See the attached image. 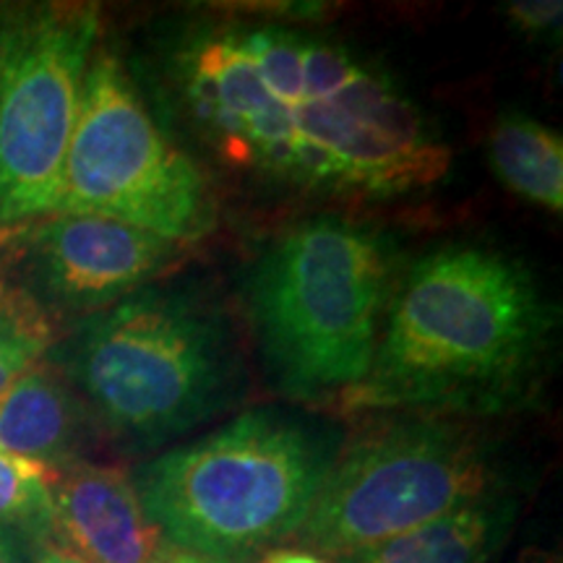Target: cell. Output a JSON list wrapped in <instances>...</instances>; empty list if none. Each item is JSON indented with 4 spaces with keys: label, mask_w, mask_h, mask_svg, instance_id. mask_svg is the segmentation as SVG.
Listing matches in <instances>:
<instances>
[{
    "label": "cell",
    "mask_w": 563,
    "mask_h": 563,
    "mask_svg": "<svg viewBox=\"0 0 563 563\" xmlns=\"http://www.w3.org/2000/svg\"><path fill=\"white\" fill-rule=\"evenodd\" d=\"M559 308L530 266L488 243H446L394 287L368 376L347 410L485 418L530 405L553 368Z\"/></svg>",
    "instance_id": "7a4b0ae2"
},
{
    "label": "cell",
    "mask_w": 563,
    "mask_h": 563,
    "mask_svg": "<svg viewBox=\"0 0 563 563\" xmlns=\"http://www.w3.org/2000/svg\"><path fill=\"white\" fill-rule=\"evenodd\" d=\"M264 563H327L321 559H316L311 553H300V551H272L266 555Z\"/></svg>",
    "instance_id": "d6986e66"
},
{
    "label": "cell",
    "mask_w": 563,
    "mask_h": 563,
    "mask_svg": "<svg viewBox=\"0 0 563 563\" xmlns=\"http://www.w3.org/2000/svg\"><path fill=\"white\" fill-rule=\"evenodd\" d=\"M87 422V407L47 361L0 394V449L47 470L76 462Z\"/></svg>",
    "instance_id": "8fae6325"
},
{
    "label": "cell",
    "mask_w": 563,
    "mask_h": 563,
    "mask_svg": "<svg viewBox=\"0 0 563 563\" xmlns=\"http://www.w3.org/2000/svg\"><path fill=\"white\" fill-rule=\"evenodd\" d=\"M97 40L95 5L0 11V228L53 211Z\"/></svg>",
    "instance_id": "ba28073f"
},
{
    "label": "cell",
    "mask_w": 563,
    "mask_h": 563,
    "mask_svg": "<svg viewBox=\"0 0 563 563\" xmlns=\"http://www.w3.org/2000/svg\"><path fill=\"white\" fill-rule=\"evenodd\" d=\"M26 559L30 563H81L76 555L63 551L58 543H53L51 538H34L26 548Z\"/></svg>",
    "instance_id": "e0dca14e"
},
{
    "label": "cell",
    "mask_w": 563,
    "mask_h": 563,
    "mask_svg": "<svg viewBox=\"0 0 563 563\" xmlns=\"http://www.w3.org/2000/svg\"><path fill=\"white\" fill-rule=\"evenodd\" d=\"M488 159L496 178L519 199L561 214L563 139L522 110H506L493 123Z\"/></svg>",
    "instance_id": "4fadbf2b"
},
{
    "label": "cell",
    "mask_w": 563,
    "mask_h": 563,
    "mask_svg": "<svg viewBox=\"0 0 563 563\" xmlns=\"http://www.w3.org/2000/svg\"><path fill=\"white\" fill-rule=\"evenodd\" d=\"M53 211L97 214L178 245L217 224L207 175L167 136L123 60L95 51Z\"/></svg>",
    "instance_id": "52a82bcc"
},
{
    "label": "cell",
    "mask_w": 563,
    "mask_h": 563,
    "mask_svg": "<svg viewBox=\"0 0 563 563\" xmlns=\"http://www.w3.org/2000/svg\"><path fill=\"white\" fill-rule=\"evenodd\" d=\"M183 123L232 173L302 196L431 191L452 150L389 70L285 24L201 21L162 47Z\"/></svg>",
    "instance_id": "6da1fadb"
},
{
    "label": "cell",
    "mask_w": 563,
    "mask_h": 563,
    "mask_svg": "<svg viewBox=\"0 0 563 563\" xmlns=\"http://www.w3.org/2000/svg\"><path fill=\"white\" fill-rule=\"evenodd\" d=\"M178 258V243L133 224L51 211L0 228V295L53 332L144 290Z\"/></svg>",
    "instance_id": "9c48e42d"
},
{
    "label": "cell",
    "mask_w": 563,
    "mask_h": 563,
    "mask_svg": "<svg viewBox=\"0 0 563 563\" xmlns=\"http://www.w3.org/2000/svg\"><path fill=\"white\" fill-rule=\"evenodd\" d=\"M514 563H561L559 559H555V555H551V553H538V551H527V553H522L519 555L517 561Z\"/></svg>",
    "instance_id": "44dd1931"
},
{
    "label": "cell",
    "mask_w": 563,
    "mask_h": 563,
    "mask_svg": "<svg viewBox=\"0 0 563 563\" xmlns=\"http://www.w3.org/2000/svg\"><path fill=\"white\" fill-rule=\"evenodd\" d=\"M26 548H30V538L11 530H0V563H30Z\"/></svg>",
    "instance_id": "ac0fdd59"
},
{
    "label": "cell",
    "mask_w": 563,
    "mask_h": 563,
    "mask_svg": "<svg viewBox=\"0 0 563 563\" xmlns=\"http://www.w3.org/2000/svg\"><path fill=\"white\" fill-rule=\"evenodd\" d=\"M514 519L517 501L498 490L352 555L347 563H488L509 540Z\"/></svg>",
    "instance_id": "7c38bea8"
},
{
    "label": "cell",
    "mask_w": 563,
    "mask_h": 563,
    "mask_svg": "<svg viewBox=\"0 0 563 563\" xmlns=\"http://www.w3.org/2000/svg\"><path fill=\"white\" fill-rule=\"evenodd\" d=\"M81 563H162L170 543L123 470L70 462L51 477V534Z\"/></svg>",
    "instance_id": "30bf717a"
},
{
    "label": "cell",
    "mask_w": 563,
    "mask_h": 563,
    "mask_svg": "<svg viewBox=\"0 0 563 563\" xmlns=\"http://www.w3.org/2000/svg\"><path fill=\"white\" fill-rule=\"evenodd\" d=\"M45 361L91 418L139 452L191 433L241 391L222 316L191 292L154 285L74 323Z\"/></svg>",
    "instance_id": "5b68a950"
},
{
    "label": "cell",
    "mask_w": 563,
    "mask_h": 563,
    "mask_svg": "<svg viewBox=\"0 0 563 563\" xmlns=\"http://www.w3.org/2000/svg\"><path fill=\"white\" fill-rule=\"evenodd\" d=\"M53 344V332L40 319L0 295V394L16 382L21 373L45 361Z\"/></svg>",
    "instance_id": "9a60e30c"
},
{
    "label": "cell",
    "mask_w": 563,
    "mask_h": 563,
    "mask_svg": "<svg viewBox=\"0 0 563 563\" xmlns=\"http://www.w3.org/2000/svg\"><path fill=\"white\" fill-rule=\"evenodd\" d=\"M397 279L389 238L340 214L292 224L266 245L245 300L274 389L295 402L355 389L376 357Z\"/></svg>",
    "instance_id": "277c9868"
},
{
    "label": "cell",
    "mask_w": 563,
    "mask_h": 563,
    "mask_svg": "<svg viewBox=\"0 0 563 563\" xmlns=\"http://www.w3.org/2000/svg\"><path fill=\"white\" fill-rule=\"evenodd\" d=\"M490 443L462 418L415 415L357 433L323 481L295 538L352 559L498 493Z\"/></svg>",
    "instance_id": "8992f818"
},
{
    "label": "cell",
    "mask_w": 563,
    "mask_h": 563,
    "mask_svg": "<svg viewBox=\"0 0 563 563\" xmlns=\"http://www.w3.org/2000/svg\"><path fill=\"white\" fill-rule=\"evenodd\" d=\"M162 563H217V561H209L203 559V555H196V553H188V551H180V548H170L165 555V561Z\"/></svg>",
    "instance_id": "ffe728a7"
},
{
    "label": "cell",
    "mask_w": 563,
    "mask_h": 563,
    "mask_svg": "<svg viewBox=\"0 0 563 563\" xmlns=\"http://www.w3.org/2000/svg\"><path fill=\"white\" fill-rule=\"evenodd\" d=\"M51 477L53 470L0 449V530L30 540L51 534Z\"/></svg>",
    "instance_id": "5bb4252c"
},
{
    "label": "cell",
    "mask_w": 563,
    "mask_h": 563,
    "mask_svg": "<svg viewBox=\"0 0 563 563\" xmlns=\"http://www.w3.org/2000/svg\"><path fill=\"white\" fill-rule=\"evenodd\" d=\"M501 13L509 19L511 30L527 40L553 45L561 37L563 5L559 0H511Z\"/></svg>",
    "instance_id": "2e32d148"
},
{
    "label": "cell",
    "mask_w": 563,
    "mask_h": 563,
    "mask_svg": "<svg viewBox=\"0 0 563 563\" xmlns=\"http://www.w3.org/2000/svg\"><path fill=\"white\" fill-rule=\"evenodd\" d=\"M340 449L327 422L264 407L167 449L131 481L167 543L241 563L298 534Z\"/></svg>",
    "instance_id": "3957f363"
}]
</instances>
